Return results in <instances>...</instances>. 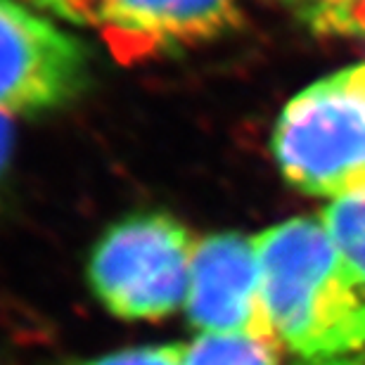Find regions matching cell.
Listing matches in <instances>:
<instances>
[{
  "instance_id": "4",
  "label": "cell",
  "mask_w": 365,
  "mask_h": 365,
  "mask_svg": "<svg viewBox=\"0 0 365 365\" xmlns=\"http://www.w3.org/2000/svg\"><path fill=\"white\" fill-rule=\"evenodd\" d=\"M83 43L19 0H0V114L17 119L76 100L88 83Z\"/></svg>"
},
{
  "instance_id": "12",
  "label": "cell",
  "mask_w": 365,
  "mask_h": 365,
  "mask_svg": "<svg viewBox=\"0 0 365 365\" xmlns=\"http://www.w3.org/2000/svg\"><path fill=\"white\" fill-rule=\"evenodd\" d=\"M12 152H14V119L0 114V195H3L5 176L12 164Z\"/></svg>"
},
{
  "instance_id": "13",
  "label": "cell",
  "mask_w": 365,
  "mask_h": 365,
  "mask_svg": "<svg viewBox=\"0 0 365 365\" xmlns=\"http://www.w3.org/2000/svg\"><path fill=\"white\" fill-rule=\"evenodd\" d=\"M275 3H282V5H292V7H299L304 14L311 12L313 7H318L320 3H325V0H275Z\"/></svg>"
},
{
  "instance_id": "3",
  "label": "cell",
  "mask_w": 365,
  "mask_h": 365,
  "mask_svg": "<svg viewBox=\"0 0 365 365\" xmlns=\"http://www.w3.org/2000/svg\"><path fill=\"white\" fill-rule=\"evenodd\" d=\"M195 245L187 225L169 214L121 218L93 247L88 282L116 318H169L185 306Z\"/></svg>"
},
{
  "instance_id": "11",
  "label": "cell",
  "mask_w": 365,
  "mask_h": 365,
  "mask_svg": "<svg viewBox=\"0 0 365 365\" xmlns=\"http://www.w3.org/2000/svg\"><path fill=\"white\" fill-rule=\"evenodd\" d=\"M78 365H182L180 344H148L112 351Z\"/></svg>"
},
{
  "instance_id": "2",
  "label": "cell",
  "mask_w": 365,
  "mask_h": 365,
  "mask_svg": "<svg viewBox=\"0 0 365 365\" xmlns=\"http://www.w3.org/2000/svg\"><path fill=\"white\" fill-rule=\"evenodd\" d=\"M273 157L292 187L337 197L365 187V62L306 86L280 112Z\"/></svg>"
},
{
  "instance_id": "6",
  "label": "cell",
  "mask_w": 365,
  "mask_h": 365,
  "mask_svg": "<svg viewBox=\"0 0 365 365\" xmlns=\"http://www.w3.org/2000/svg\"><path fill=\"white\" fill-rule=\"evenodd\" d=\"M237 24V0H107L95 29L119 55L138 57L202 46Z\"/></svg>"
},
{
  "instance_id": "8",
  "label": "cell",
  "mask_w": 365,
  "mask_h": 365,
  "mask_svg": "<svg viewBox=\"0 0 365 365\" xmlns=\"http://www.w3.org/2000/svg\"><path fill=\"white\" fill-rule=\"evenodd\" d=\"M341 259L361 282H365V187L359 192L330 200L320 214Z\"/></svg>"
},
{
  "instance_id": "5",
  "label": "cell",
  "mask_w": 365,
  "mask_h": 365,
  "mask_svg": "<svg viewBox=\"0 0 365 365\" xmlns=\"http://www.w3.org/2000/svg\"><path fill=\"white\" fill-rule=\"evenodd\" d=\"M182 311L200 332L240 334L280 349L266 311L254 237L240 232L197 237Z\"/></svg>"
},
{
  "instance_id": "14",
  "label": "cell",
  "mask_w": 365,
  "mask_h": 365,
  "mask_svg": "<svg viewBox=\"0 0 365 365\" xmlns=\"http://www.w3.org/2000/svg\"><path fill=\"white\" fill-rule=\"evenodd\" d=\"M320 365H365L359 361H330V363H320Z\"/></svg>"
},
{
  "instance_id": "7",
  "label": "cell",
  "mask_w": 365,
  "mask_h": 365,
  "mask_svg": "<svg viewBox=\"0 0 365 365\" xmlns=\"http://www.w3.org/2000/svg\"><path fill=\"white\" fill-rule=\"evenodd\" d=\"M180 351L182 365H280V349L240 334L197 332L190 341H180Z\"/></svg>"
},
{
  "instance_id": "9",
  "label": "cell",
  "mask_w": 365,
  "mask_h": 365,
  "mask_svg": "<svg viewBox=\"0 0 365 365\" xmlns=\"http://www.w3.org/2000/svg\"><path fill=\"white\" fill-rule=\"evenodd\" d=\"M304 17L320 36L365 38V0H325Z\"/></svg>"
},
{
  "instance_id": "1",
  "label": "cell",
  "mask_w": 365,
  "mask_h": 365,
  "mask_svg": "<svg viewBox=\"0 0 365 365\" xmlns=\"http://www.w3.org/2000/svg\"><path fill=\"white\" fill-rule=\"evenodd\" d=\"M252 237L280 346L327 363L365 346V282L320 218H289Z\"/></svg>"
},
{
  "instance_id": "10",
  "label": "cell",
  "mask_w": 365,
  "mask_h": 365,
  "mask_svg": "<svg viewBox=\"0 0 365 365\" xmlns=\"http://www.w3.org/2000/svg\"><path fill=\"white\" fill-rule=\"evenodd\" d=\"M19 3L46 14L53 21H67V24L95 29L107 0H19Z\"/></svg>"
}]
</instances>
